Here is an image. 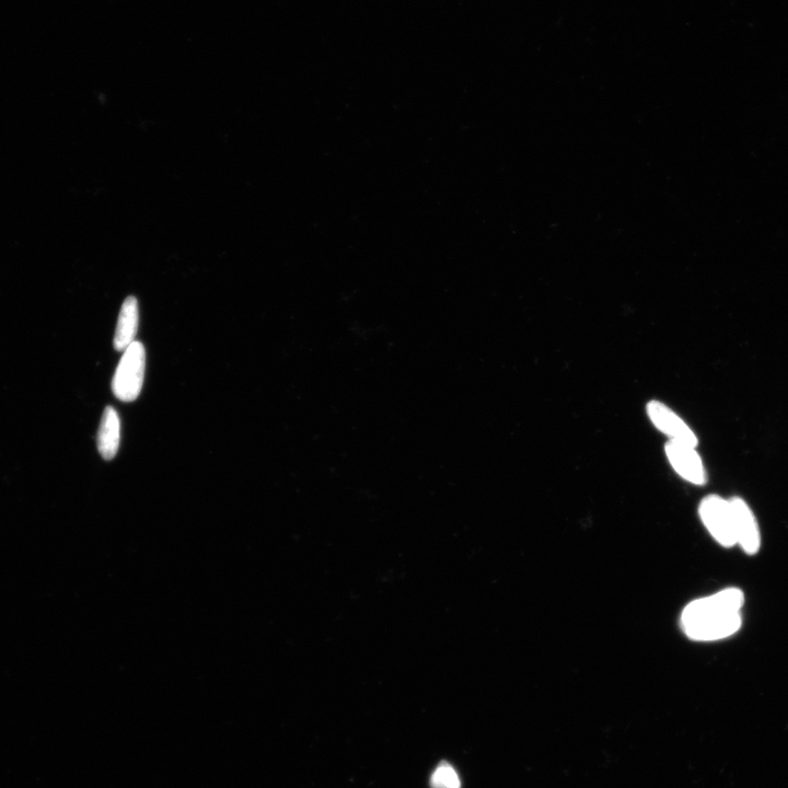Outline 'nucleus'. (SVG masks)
Instances as JSON below:
<instances>
[{"instance_id":"obj_1","label":"nucleus","mask_w":788,"mask_h":788,"mask_svg":"<svg viewBox=\"0 0 788 788\" xmlns=\"http://www.w3.org/2000/svg\"><path fill=\"white\" fill-rule=\"evenodd\" d=\"M745 595L728 588L709 597L690 602L681 614L682 631L692 641L712 642L726 639L739 631Z\"/></svg>"},{"instance_id":"obj_2","label":"nucleus","mask_w":788,"mask_h":788,"mask_svg":"<svg viewBox=\"0 0 788 788\" xmlns=\"http://www.w3.org/2000/svg\"><path fill=\"white\" fill-rule=\"evenodd\" d=\"M146 367L145 347L141 342H133L123 352L112 382L114 396L123 402H133L141 394Z\"/></svg>"},{"instance_id":"obj_3","label":"nucleus","mask_w":788,"mask_h":788,"mask_svg":"<svg viewBox=\"0 0 788 788\" xmlns=\"http://www.w3.org/2000/svg\"><path fill=\"white\" fill-rule=\"evenodd\" d=\"M700 517L711 536L725 548L736 546L732 508L729 501L717 495L705 497L700 505Z\"/></svg>"},{"instance_id":"obj_4","label":"nucleus","mask_w":788,"mask_h":788,"mask_svg":"<svg viewBox=\"0 0 788 788\" xmlns=\"http://www.w3.org/2000/svg\"><path fill=\"white\" fill-rule=\"evenodd\" d=\"M647 413L658 430L669 436L671 440L694 448L698 446L697 435L667 405L659 401H652L647 405Z\"/></svg>"},{"instance_id":"obj_5","label":"nucleus","mask_w":788,"mask_h":788,"mask_svg":"<svg viewBox=\"0 0 788 788\" xmlns=\"http://www.w3.org/2000/svg\"><path fill=\"white\" fill-rule=\"evenodd\" d=\"M732 508L736 544L748 554H756L760 549V530L755 515L746 502L740 498L729 501Z\"/></svg>"},{"instance_id":"obj_6","label":"nucleus","mask_w":788,"mask_h":788,"mask_svg":"<svg viewBox=\"0 0 788 788\" xmlns=\"http://www.w3.org/2000/svg\"><path fill=\"white\" fill-rule=\"evenodd\" d=\"M666 454L672 468L683 479L697 485L706 482L703 462L694 447L670 440L666 445Z\"/></svg>"},{"instance_id":"obj_7","label":"nucleus","mask_w":788,"mask_h":788,"mask_svg":"<svg viewBox=\"0 0 788 788\" xmlns=\"http://www.w3.org/2000/svg\"><path fill=\"white\" fill-rule=\"evenodd\" d=\"M121 442L120 416L112 407L104 410L99 427L97 443L100 455L104 460H112L117 456Z\"/></svg>"},{"instance_id":"obj_8","label":"nucleus","mask_w":788,"mask_h":788,"mask_svg":"<svg viewBox=\"0 0 788 788\" xmlns=\"http://www.w3.org/2000/svg\"><path fill=\"white\" fill-rule=\"evenodd\" d=\"M139 324L138 303L135 297L126 298L122 305L117 330L114 335V347L119 352H124L135 342Z\"/></svg>"},{"instance_id":"obj_9","label":"nucleus","mask_w":788,"mask_h":788,"mask_svg":"<svg viewBox=\"0 0 788 788\" xmlns=\"http://www.w3.org/2000/svg\"><path fill=\"white\" fill-rule=\"evenodd\" d=\"M432 788H461L456 770L449 763H440L431 779Z\"/></svg>"}]
</instances>
